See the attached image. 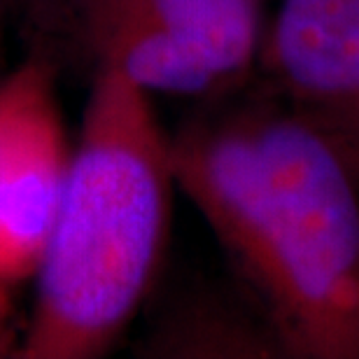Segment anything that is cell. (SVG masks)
<instances>
[{
  "label": "cell",
  "instance_id": "cell-7",
  "mask_svg": "<svg viewBox=\"0 0 359 359\" xmlns=\"http://www.w3.org/2000/svg\"><path fill=\"white\" fill-rule=\"evenodd\" d=\"M12 329H10V304H7V290H0V355L12 348Z\"/></svg>",
  "mask_w": 359,
  "mask_h": 359
},
{
  "label": "cell",
  "instance_id": "cell-8",
  "mask_svg": "<svg viewBox=\"0 0 359 359\" xmlns=\"http://www.w3.org/2000/svg\"><path fill=\"white\" fill-rule=\"evenodd\" d=\"M3 5H12V7H28V10H56L68 14V5L70 0H0V7Z\"/></svg>",
  "mask_w": 359,
  "mask_h": 359
},
{
  "label": "cell",
  "instance_id": "cell-3",
  "mask_svg": "<svg viewBox=\"0 0 359 359\" xmlns=\"http://www.w3.org/2000/svg\"><path fill=\"white\" fill-rule=\"evenodd\" d=\"M264 0H70L93 56L142 91L217 98L259 68Z\"/></svg>",
  "mask_w": 359,
  "mask_h": 359
},
{
  "label": "cell",
  "instance_id": "cell-6",
  "mask_svg": "<svg viewBox=\"0 0 359 359\" xmlns=\"http://www.w3.org/2000/svg\"><path fill=\"white\" fill-rule=\"evenodd\" d=\"M138 348L145 357L287 359L269 315L238 283L180 290L156 313Z\"/></svg>",
  "mask_w": 359,
  "mask_h": 359
},
{
  "label": "cell",
  "instance_id": "cell-1",
  "mask_svg": "<svg viewBox=\"0 0 359 359\" xmlns=\"http://www.w3.org/2000/svg\"><path fill=\"white\" fill-rule=\"evenodd\" d=\"M170 138L198 208L287 359H359V147L264 80Z\"/></svg>",
  "mask_w": 359,
  "mask_h": 359
},
{
  "label": "cell",
  "instance_id": "cell-4",
  "mask_svg": "<svg viewBox=\"0 0 359 359\" xmlns=\"http://www.w3.org/2000/svg\"><path fill=\"white\" fill-rule=\"evenodd\" d=\"M70 154L54 68L35 56L0 77V290L38 271Z\"/></svg>",
  "mask_w": 359,
  "mask_h": 359
},
{
  "label": "cell",
  "instance_id": "cell-2",
  "mask_svg": "<svg viewBox=\"0 0 359 359\" xmlns=\"http://www.w3.org/2000/svg\"><path fill=\"white\" fill-rule=\"evenodd\" d=\"M175 189L149 93L93 68L19 357L93 359L124 336L159 280Z\"/></svg>",
  "mask_w": 359,
  "mask_h": 359
},
{
  "label": "cell",
  "instance_id": "cell-5",
  "mask_svg": "<svg viewBox=\"0 0 359 359\" xmlns=\"http://www.w3.org/2000/svg\"><path fill=\"white\" fill-rule=\"evenodd\" d=\"M257 70L287 98L357 131L359 0H280Z\"/></svg>",
  "mask_w": 359,
  "mask_h": 359
}]
</instances>
